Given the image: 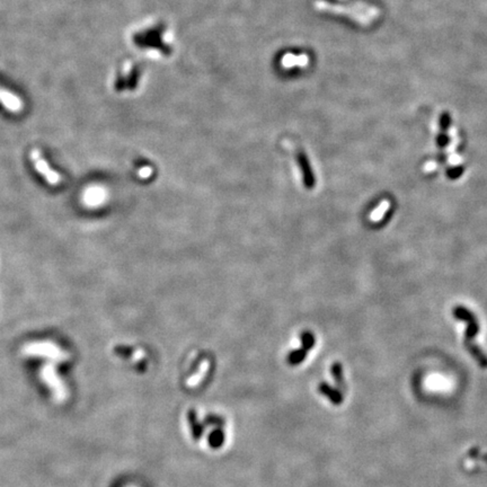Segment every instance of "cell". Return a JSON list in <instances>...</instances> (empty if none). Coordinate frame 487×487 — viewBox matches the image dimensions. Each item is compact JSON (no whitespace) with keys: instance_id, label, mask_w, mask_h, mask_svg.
I'll return each mask as SVG.
<instances>
[{"instance_id":"cell-4","label":"cell","mask_w":487,"mask_h":487,"mask_svg":"<svg viewBox=\"0 0 487 487\" xmlns=\"http://www.w3.org/2000/svg\"><path fill=\"white\" fill-rule=\"evenodd\" d=\"M209 368H210V363H209L208 360H205V361L202 362L201 367H200V370L197 371L195 375H193L192 377L189 378L187 381H186V385H187L188 387H195V386L199 385V383L202 381V379H203L204 375L208 374Z\"/></svg>"},{"instance_id":"cell-5","label":"cell","mask_w":487,"mask_h":487,"mask_svg":"<svg viewBox=\"0 0 487 487\" xmlns=\"http://www.w3.org/2000/svg\"><path fill=\"white\" fill-rule=\"evenodd\" d=\"M320 390H322V393L324 395H327L328 398H330L333 403L339 404L340 402H342V397H340V395L337 393V391L334 390V389H331V388L328 387L327 385L320 386Z\"/></svg>"},{"instance_id":"cell-8","label":"cell","mask_w":487,"mask_h":487,"mask_svg":"<svg viewBox=\"0 0 487 487\" xmlns=\"http://www.w3.org/2000/svg\"><path fill=\"white\" fill-rule=\"evenodd\" d=\"M304 356H306V352L304 351H295L292 352L288 359L291 363H299L302 361Z\"/></svg>"},{"instance_id":"cell-3","label":"cell","mask_w":487,"mask_h":487,"mask_svg":"<svg viewBox=\"0 0 487 487\" xmlns=\"http://www.w3.org/2000/svg\"><path fill=\"white\" fill-rule=\"evenodd\" d=\"M0 102H1L8 110L13 111V112H19L23 108V103L21 101V98H18L16 95L1 88H0Z\"/></svg>"},{"instance_id":"cell-2","label":"cell","mask_w":487,"mask_h":487,"mask_svg":"<svg viewBox=\"0 0 487 487\" xmlns=\"http://www.w3.org/2000/svg\"><path fill=\"white\" fill-rule=\"evenodd\" d=\"M297 159L300 165V168L302 170V175H303V182L306 187L312 188L315 186V177L314 174H312L311 166L309 164V159L306 156V153L303 151H299L298 155H297Z\"/></svg>"},{"instance_id":"cell-6","label":"cell","mask_w":487,"mask_h":487,"mask_svg":"<svg viewBox=\"0 0 487 487\" xmlns=\"http://www.w3.org/2000/svg\"><path fill=\"white\" fill-rule=\"evenodd\" d=\"M302 342H303V346L306 350L308 351L309 348H311L312 346H314V343H315V338H314V336H312V334L310 332H304L303 334H302Z\"/></svg>"},{"instance_id":"cell-7","label":"cell","mask_w":487,"mask_h":487,"mask_svg":"<svg viewBox=\"0 0 487 487\" xmlns=\"http://www.w3.org/2000/svg\"><path fill=\"white\" fill-rule=\"evenodd\" d=\"M332 374L336 378V381L338 383L343 382V370L339 363H334L332 367Z\"/></svg>"},{"instance_id":"cell-1","label":"cell","mask_w":487,"mask_h":487,"mask_svg":"<svg viewBox=\"0 0 487 487\" xmlns=\"http://www.w3.org/2000/svg\"><path fill=\"white\" fill-rule=\"evenodd\" d=\"M452 312L454 318L466 323L465 346L467 351L475 359V361L485 369V368H487V355L480 346L475 344L474 340L481 330L480 322L477 320L476 315L472 310L467 309L465 306H456L453 308Z\"/></svg>"}]
</instances>
